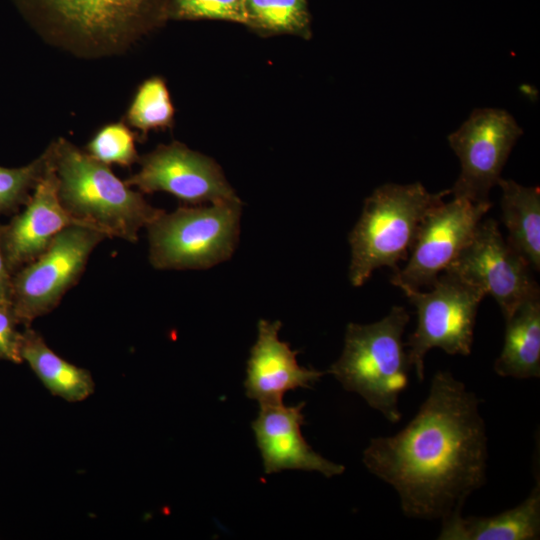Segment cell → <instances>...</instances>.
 I'll use <instances>...</instances> for the list:
<instances>
[{
	"instance_id": "1",
	"label": "cell",
	"mask_w": 540,
	"mask_h": 540,
	"mask_svg": "<svg viewBox=\"0 0 540 540\" xmlns=\"http://www.w3.org/2000/svg\"><path fill=\"white\" fill-rule=\"evenodd\" d=\"M481 400L449 371H437L427 398L398 433L371 439L365 467L398 493L409 518L462 513L486 482L488 446Z\"/></svg>"
},
{
	"instance_id": "2",
	"label": "cell",
	"mask_w": 540,
	"mask_h": 540,
	"mask_svg": "<svg viewBox=\"0 0 540 540\" xmlns=\"http://www.w3.org/2000/svg\"><path fill=\"white\" fill-rule=\"evenodd\" d=\"M49 147L60 201L78 223L107 238L136 242L139 230L164 212L69 141L59 139Z\"/></svg>"
},
{
	"instance_id": "3",
	"label": "cell",
	"mask_w": 540,
	"mask_h": 540,
	"mask_svg": "<svg viewBox=\"0 0 540 540\" xmlns=\"http://www.w3.org/2000/svg\"><path fill=\"white\" fill-rule=\"evenodd\" d=\"M409 320L403 306H394L377 322L349 323L342 354L326 371L392 423L402 417L399 395L409 384L412 368L402 341Z\"/></svg>"
},
{
	"instance_id": "4",
	"label": "cell",
	"mask_w": 540,
	"mask_h": 540,
	"mask_svg": "<svg viewBox=\"0 0 540 540\" xmlns=\"http://www.w3.org/2000/svg\"><path fill=\"white\" fill-rule=\"evenodd\" d=\"M448 194L450 190L430 193L420 182L375 189L349 234L351 284L362 286L384 266L397 271L398 263L408 259L426 213Z\"/></svg>"
},
{
	"instance_id": "5",
	"label": "cell",
	"mask_w": 540,
	"mask_h": 540,
	"mask_svg": "<svg viewBox=\"0 0 540 540\" xmlns=\"http://www.w3.org/2000/svg\"><path fill=\"white\" fill-rule=\"evenodd\" d=\"M211 204L164 211L146 227L154 268L207 269L231 257L238 242L242 203Z\"/></svg>"
},
{
	"instance_id": "6",
	"label": "cell",
	"mask_w": 540,
	"mask_h": 540,
	"mask_svg": "<svg viewBox=\"0 0 540 540\" xmlns=\"http://www.w3.org/2000/svg\"><path fill=\"white\" fill-rule=\"evenodd\" d=\"M36 26L78 52L124 49L141 30L152 0H16Z\"/></svg>"
},
{
	"instance_id": "7",
	"label": "cell",
	"mask_w": 540,
	"mask_h": 540,
	"mask_svg": "<svg viewBox=\"0 0 540 540\" xmlns=\"http://www.w3.org/2000/svg\"><path fill=\"white\" fill-rule=\"evenodd\" d=\"M417 312V326L405 344L410 364L419 381L425 375L424 360L432 348L450 355L471 353L478 307L486 294L457 275L444 271L432 290H404Z\"/></svg>"
},
{
	"instance_id": "8",
	"label": "cell",
	"mask_w": 540,
	"mask_h": 540,
	"mask_svg": "<svg viewBox=\"0 0 540 540\" xmlns=\"http://www.w3.org/2000/svg\"><path fill=\"white\" fill-rule=\"evenodd\" d=\"M101 232L71 225L63 229L35 260L12 275L11 304L19 324L29 327L53 311L82 275Z\"/></svg>"
},
{
	"instance_id": "9",
	"label": "cell",
	"mask_w": 540,
	"mask_h": 540,
	"mask_svg": "<svg viewBox=\"0 0 540 540\" xmlns=\"http://www.w3.org/2000/svg\"><path fill=\"white\" fill-rule=\"evenodd\" d=\"M531 268L504 240L498 223L489 218L479 223L470 241L444 271L491 295L507 319L524 301L540 295Z\"/></svg>"
},
{
	"instance_id": "10",
	"label": "cell",
	"mask_w": 540,
	"mask_h": 540,
	"mask_svg": "<svg viewBox=\"0 0 540 540\" xmlns=\"http://www.w3.org/2000/svg\"><path fill=\"white\" fill-rule=\"evenodd\" d=\"M492 203L454 197L434 205L423 218L408 262L391 276L402 291L432 286L472 238Z\"/></svg>"
},
{
	"instance_id": "11",
	"label": "cell",
	"mask_w": 540,
	"mask_h": 540,
	"mask_svg": "<svg viewBox=\"0 0 540 540\" xmlns=\"http://www.w3.org/2000/svg\"><path fill=\"white\" fill-rule=\"evenodd\" d=\"M522 129L507 111L476 109L448 142L461 163V172L450 189L454 197L488 202L508 156Z\"/></svg>"
},
{
	"instance_id": "12",
	"label": "cell",
	"mask_w": 540,
	"mask_h": 540,
	"mask_svg": "<svg viewBox=\"0 0 540 540\" xmlns=\"http://www.w3.org/2000/svg\"><path fill=\"white\" fill-rule=\"evenodd\" d=\"M139 162L125 183L141 193L164 191L193 205L240 200L211 158L179 142L160 145Z\"/></svg>"
},
{
	"instance_id": "13",
	"label": "cell",
	"mask_w": 540,
	"mask_h": 540,
	"mask_svg": "<svg viewBox=\"0 0 540 540\" xmlns=\"http://www.w3.org/2000/svg\"><path fill=\"white\" fill-rule=\"evenodd\" d=\"M47 149V167L25 208L8 224H2V248L12 275L40 256L63 229L82 225L70 216L60 201L50 147Z\"/></svg>"
},
{
	"instance_id": "14",
	"label": "cell",
	"mask_w": 540,
	"mask_h": 540,
	"mask_svg": "<svg viewBox=\"0 0 540 540\" xmlns=\"http://www.w3.org/2000/svg\"><path fill=\"white\" fill-rule=\"evenodd\" d=\"M304 402L295 406H260L257 418L252 422L257 446L261 453L265 474L284 469L319 472L325 477L340 475L345 471L315 452L301 433L304 424Z\"/></svg>"
},
{
	"instance_id": "15",
	"label": "cell",
	"mask_w": 540,
	"mask_h": 540,
	"mask_svg": "<svg viewBox=\"0 0 540 540\" xmlns=\"http://www.w3.org/2000/svg\"><path fill=\"white\" fill-rule=\"evenodd\" d=\"M280 321L258 322V337L250 350L244 387L260 406L283 403L289 390L310 388L326 372L300 366L289 344L279 339Z\"/></svg>"
},
{
	"instance_id": "16",
	"label": "cell",
	"mask_w": 540,
	"mask_h": 540,
	"mask_svg": "<svg viewBox=\"0 0 540 540\" xmlns=\"http://www.w3.org/2000/svg\"><path fill=\"white\" fill-rule=\"evenodd\" d=\"M540 535V481L520 504L489 517L453 514L441 520L440 540H534Z\"/></svg>"
},
{
	"instance_id": "17",
	"label": "cell",
	"mask_w": 540,
	"mask_h": 540,
	"mask_svg": "<svg viewBox=\"0 0 540 540\" xmlns=\"http://www.w3.org/2000/svg\"><path fill=\"white\" fill-rule=\"evenodd\" d=\"M494 370L501 377H540V295L524 301L505 319L503 348Z\"/></svg>"
},
{
	"instance_id": "18",
	"label": "cell",
	"mask_w": 540,
	"mask_h": 540,
	"mask_svg": "<svg viewBox=\"0 0 540 540\" xmlns=\"http://www.w3.org/2000/svg\"><path fill=\"white\" fill-rule=\"evenodd\" d=\"M21 357L51 394L68 402L91 396L95 383L91 373L57 355L35 330L25 327L21 338Z\"/></svg>"
},
{
	"instance_id": "19",
	"label": "cell",
	"mask_w": 540,
	"mask_h": 540,
	"mask_svg": "<svg viewBox=\"0 0 540 540\" xmlns=\"http://www.w3.org/2000/svg\"><path fill=\"white\" fill-rule=\"evenodd\" d=\"M502 220L507 242L530 264L540 269V190L500 178Z\"/></svg>"
},
{
	"instance_id": "20",
	"label": "cell",
	"mask_w": 540,
	"mask_h": 540,
	"mask_svg": "<svg viewBox=\"0 0 540 540\" xmlns=\"http://www.w3.org/2000/svg\"><path fill=\"white\" fill-rule=\"evenodd\" d=\"M126 119L130 126L143 133L171 127L174 107L162 78L151 77L138 87L127 110Z\"/></svg>"
},
{
	"instance_id": "21",
	"label": "cell",
	"mask_w": 540,
	"mask_h": 540,
	"mask_svg": "<svg viewBox=\"0 0 540 540\" xmlns=\"http://www.w3.org/2000/svg\"><path fill=\"white\" fill-rule=\"evenodd\" d=\"M246 7L249 26L276 33L308 31L306 0H246Z\"/></svg>"
},
{
	"instance_id": "22",
	"label": "cell",
	"mask_w": 540,
	"mask_h": 540,
	"mask_svg": "<svg viewBox=\"0 0 540 540\" xmlns=\"http://www.w3.org/2000/svg\"><path fill=\"white\" fill-rule=\"evenodd\" d=\"M48 158L46 149L42 155L25 166H0V215L14 212L19 206L25 205L47 167Z\"/></svg>"
},
{
	"instance_id": "23",
	"label": "cell",
	"mask_w": 540,
	"mask_h": 540,
	"mask_svg": "<svg viewBox=\"0 0 540 540\" xmlns=\"http://www.w3.org/2000/svg\"><path fill=\"white\" fill-rule=\"evenodd\" d=\"M87 153L95 160L110 166L129 167L139 161L133 133L123 122L100 128L87 144Z\"/></svg>"
},
{
	"instance_id": "24",
	"label": "cell",
	"mask_w": 540,
	"mask_h": 540,
	"mask_svg": "<svg viewBox=\"0 0 540 540\" xmlns=\"http://www.w3.org/2000/svg\"><path fill=\"white\" fill-rule=\"evenodd\" d=\"M171 12L179 19L225 20L249 25L246 0H173Z\"/></svg>"
},
{
	"instance_id": "25",
	"label": "cell",
	"mask_w": 540,
	"mask_h": 540,
	"mask_svg": "<svg viewBox=\"0 0 540 540\" xmlns=\"http://www.w3.org/2000/svg\"><path fill=\"white\" fill-rule=\"evenodd\" d=\"M17 321L11 302H0V360L22 363V332L17 329Z\"/></svg>"
},
{
	"instance_id": "26",
	"label": "cell",
	"mask_w": 540,
	"mask_h": 540,
	"mask_svg": "<svg viewBox=\"0 0 540 540\" xmlns=\"http://www.w3.org/2000/svg\"><path fill=\"white\" fill-rule=\"evenodd\" d=\"M0 224V302H11L12 274L10 273L4 256L1 241Z\"/></svg>"
}]
</instances>
